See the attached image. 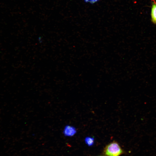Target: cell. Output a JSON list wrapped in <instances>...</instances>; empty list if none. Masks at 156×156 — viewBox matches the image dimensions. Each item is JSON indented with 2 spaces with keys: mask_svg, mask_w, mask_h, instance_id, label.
<instances>
[{
  "mask_svg": "<svg viewBox=\"0 0 156 156\" xmlns=\"http://www.w3.org/2000/svg\"><path fill=\"white\" fill-rule=\"evenodd\" d=\"M76 132L75 128L69 125H66L63 131V134L66 137L73 136L76 134Z\"/></svg>",
  "mask_w": 156,
  "mask_h": 156,
  "instance_id": "2",
  "label": "cell"
},
{
  "mask_svg": "<svg viewBox=\"0 0 156 156\" xmlns=\"http://www.w3.org/2000/svg\"><path fill=\"white\" fill-rule=\"evenodd\" d=\"M85 3L91 4H94L99 2L100 0H83Z\"/></svg>",
  "mask_w": 156,
  "mask_h": 156,
  "instance_id": "5",
  "label": "cell"
},
{
  "mask_svg": "<svg viewBox=\"0 0 156 156\" xmlns=\"http://www.w3.org/2000/svg\"><path fill=\"white\" fill-rule=\"evenodd\" d=\"M151 8V16L152 22L156 24V2L153 0Z\"/></svg>",
  "mask_w": 156,
  "mask_h": 156,
  "instance_id": "3",
  "label": "cell"
},
{
  "mask_svg": "<svg viewBox=\"0 0 156 156\" xmlns=\"http://www.w3.org/2000/svg\"><path fill=\"white\" fill-rule=\"evenodd\" d=\"M85 142L88 146H91L94 143V138L93 137H86L85 139Z\"/></svg>",
  "mask_w": 156,
  "mask_h": 156,
  "instance_id": "4",
  "label": "cell"
},
{
  "mask_svg": "<svg viewBox=\"0 0 156 156\" xmlns=\"http://www.w3.org/2000/svg\"><path fill=\"white\" fill-rule=\"evenodd\" d=\"M104 153L106 156H120L124 153L118 144L114 141L110 143L105 147Z\"/></svg>",
  "mask_w": 156,
  "mask_h": 156,
  "instance_id": "1",
  "label": "cell"
}]
</instances>
